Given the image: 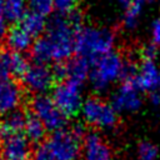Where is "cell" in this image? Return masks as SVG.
<instances>
[{"label":"cell","instance_id":"6da1fadb","mask_svg":"<svg viewBox=\"0 0 160 160\" xmlns=\"http://www.w3.org/2000/svg\"><path fill=\"white\" fill-rule=\"evenodd\" d=\"M81 18L78 12L60 14L48 22L45 34L34 41L31 54L35 62L62 64L75 51V38Z\"/></svg>","mask_w":160,"mask_h":160},{"label":"cell","instance_id":"7a4b0ae2","mask_svg":"<svg viewBox=\"0 0 160 160\" xmlns=\"http://www.w3.org/2000/svg\"><path fill=\"white\" fill-rule=\"evenodd\" d=\"M114 45L115 35L108 29L84 26L76 32L75 52L88 61H95L100 56L111 52Z\"/></svg>","mask_w":160,"mask_h":160},{"label":"cell","instance_id":"3957f363","mask_svg":"<svg viewBox=\"0 0 160 160\" xmlns=\"http://www.w3.org/2000/svg\"><path fill=\"white\" fill-rule=\"evenodd\" d=\"M85 134L81 125L72 129H61L51 132L44 145L55 160H79L81 159V146Z\"/></svg>","mask_w":160,"mask_h":160},{"label":"cell","instance_id":"277c9868","mask_svg":"<svg viewBox=\"0 0 160 160\" xmlns=\"http://www.w3.org/2000/svg\"><path fill=\"white\" fill-rule=\"evenodd\" d=\"M125 69L126 62L121 55L111 51L92 61L89 79L96 91H105L111 84L125 76Z\"/></svg>","mask_w":160,"mask_h":160},{"label":"cell","instance_id":"5b68a950","mask_svg":"<svg viewBox=\"0 0 160 160\" xmlns=\"http://www.w3.org/2000/svg\"><path fill=\"white\" fill-rule=\"evenodd\" d=\"M81 115L86 124L96 129H111L118 122V112L114 106L99 98H89L84 101Z\"/></svg>","mask_w":160,"mask_h":160},{"label":"cell","instance_id":"8992f818","mask_svg":"<svg viewBox=\"0 0 160 160\" xmlns=\"http://www.w3.org/2000/svg\"><path fill=\"white\" fill-rule=\"evenodd\" d=\"M51 98L66 116L75 115L85 101L82 100V84L69 79L61 80L54 88Z\"/></svg>","mask_w":160,"mask_h":160},{"label":"cell","instance_id":"52a82bcc","mask_svg":"<svg viewBox=\"0 0 160 160\" xmlns=\"http://www.w3.org/2000/svg\"><path fill=\"white\" fill-rule=\"evenodd\" d=\"M31 114H34L46 128L54 132L65 129L68 122L66 115L59 109L52 98L48 95H36L31 101Z\"/></svg>","mask_w":160,"mask_h":160},{"label":"cell","instance_id":"ba28073f","mask_svg":"<svg viewBox=\"0 0 160 160\" xmlns=\"http://www.w3.org/2000/svg\"><path fill=\"white\" fill-rule=\"evenodd\" d=\"M21 79L26 89L38 95H44L54 85L55 74L46 64L32 62L29 64Z\"/></svg>","mask_w":160,"mask_h":160},{"label":"cell","instance_id":"9c48e42d","mask_svg":"<svg viewBox=\"0 0 160 160\" xmlns=\"http://www.w3.org/2000/svg\"><path fill=\"white\" fill-rule=\"evenodd\" d=\"M111 105L116 112H135L141 106L140 90L131 80H125L111 98Z\"/></svg>","mask_w":160,"mask_h":160},{"label":"cell","instance_id":"30bf717a","mask_svg":"<svg viewBox=\"0 0 160 160\" xmlns=\"http://www.w3.org/2000/svg\"><path fill=\"white\" fill-rule=\"evenodd\" d=\"M0 151L4 160H29L32 156L31 142L22 132L1 136Z\"/></svg>","mask_w":160,"mask_h":160},{"label":"cell","instance_id":"8fae6325","mask_svg":"<svg viewBox=\"0 0 160 160\" xmlns=\"http://www.w3.org/2000/svg\"><path fill=\"white\" fill-rule=\"evenodd\" d=\"M114 154L108 141L96 131L85 134L81 146V160H112Z\"/></svg>","mask_w":160,"mask_h":160},{"label":"cell","instance_id":"7c38bea8","mask_svg":"<svg viewBox=\"0 0 160 160\" xmlns=\"http://www.w3.org/2000/svg\"><path fill=\"white\" fill-rule=\"evenodd\" d=\"M29 64L21 54L0 49V80H9L14 76L22 78Z\"/></svg>","mask_w":160,"mask_h":160},{"label":"cell","instance_id":"4fadbf2b","mask_svg":"<svg viewBox=\"0 0 160 160\" xmlns=\"http://www.w3.org/2000/svg\"><path fill=\"white\" fill-rule=\"evenodd\" d=\"M22 102V90L14 80H0V114L16 111Z\"/></svg>","mask_w":160,"mask_h":160},{"label":"cell","instance_id":"5bb4252c","mask_svg":"<svg viewBox=\"0 0 160 160\" xmlns=\"http://www.w3.org/2000/svg\"><path fill=\"white\" fill-rule=\"evenodd\" d=\"M90 62L82 58H76L72 60H69L65 64H59L55 70L54 74L56 78L65 80H74V81H79L81 84H84V81L86 80V78L90 75Z\"/></svg>","mask_w":160,"mask_h":160},{"label":"cell","instance_id":"9a60e30c","mask_svg":"<svg viewBox=\"0 0 160 160\" xmlns=\"http://www.w3.org/2000/svg\"><path fill=\"white\" fill-rule=\"evenodd\" d=\"M160 71L154 60H145L141 62L134 79L131 80L135 86L141 91H154L159 84Z\"/></svg>","mask_w":160,"mask_h":160},{"label":"cell","instance_id":"2e32d148","mask_svg":"<svg viewBox=\"0 0 160 160\" xmlns=\"http://www.w3.org/2000/svg\"><path fill=\"white\" fill-rule=\"evenodd\" d=\"M6 45L10 49V51L14 52H22L32 48L34 45V38L25 31L20 25L11 28L6 34Z\"/></svg>","mask_w":160,"mask_h":160},{"label":"cell","instance_id":"e0dca14e","mask_svg":"<svg viewBox=\"0 0 160 160\" xmlns=\"http://www.w3.org/2000/svg\"><path fill=\"white\" fill-rule=\"evenodd\" d=\"M26 115L20 110H16L11 114L5 115L0 122V138L10 134H19L24 131Z\"/></svg>","mask_w":160,"mask_h":160},{"label":"cell","instance_id":"ac0fdd59","mask_svg":"<svg viewBox=\"0 0 160 160\" xmlns=\"http://www.w3.org/2000/svg\"><path fill=\"white\" fill-rule=\"evenodd\" d=\"M45 132H46V128L44 126V124L34 114H28L25 125H24V131H22L26 139L31 144L32 142L36 144L45 138Z\"/></svg>","mask_w":160,"mask_h":160},{"label":"cell","instance_id":"d6986e66","mask_svg":"<svg viewBox=\"0 0 160 160\" xmlns=\"http://www.w3.org/2000/svg\"><path fill=\"white\" fill-rule=\"evenodd\" d=\"M25 31H28L34 39L40 36L45 30H46V20L44 16L39 15V14H35L32 11L30 12H26L25 16L21 19L20 24H19Z\"/></svg>","mask_w":160,"mask_h":160},{"label":"cell","instance_id":"ffe728a7","mask_svg":"<svg viewBox=\"0 0 160 160\" xmlns=\"http://www.w3.org/2000/svg\"><path fill=\"white\" fill-rule=\"evenodd\" d=\"M29 2L26 0H5L2 9V18L9 22H18L26 14Z\"/></svg>","mask_w":160,"mask_h":160},{"label":"cell","instance_id":"44dd1931","mask_svg":"<svg viewBox=\"0 0 160 160\" xmlns=\"http://www.w3.org/2000/svg\"><path fill=\"white\" fill-rule=\"evenodd\" d=\"M144 2H145L144 0H131V2L126 6L125 15H124V25L126 28L132 29L136 25L138 19L141 14Z\"/></svg>","mask_w":160,"mask_h":160},{"label":"cell","instance_id":"7402d4cb","mask_svg":"<svg viewBox=\"0 0 160 160\" xmlns=\"http://www.w3.org/2000/svg\"><path fill=\"white\" fill-rule=\"evenodd\" d=\"M139 160H156L159 156V149L150 141H141L138 145Z\"/></svg>","mask_w":160,"mask_h":160},{"label":"cell","instance_id":"603a6c76","mask_svg":"<svg viewBox=\"0 0 160 160\" xmlns=\"http://www.w3.org/2000/svg\"><path fill=\"white\" fill-rule=\"evenodd\" d=\"M29 8L30 11L45 18L46 15L51 14L52 9L55 8V4L54 0H29Z\"/></svg>","mask_w":160,"mask_h":160},{"label":"cell","instance_id":"cb8c5ba5","mask_svg":"<svg viewBox=\"0 0 160 160\" xmlns=\"http://www.w3.org/2000/svg\"><path fill=\"white\" fill-rule=\"evenodd\" d=\"M54 4L55 9H58L60 14H70L74 11L76 0H54Z\"/></svg>","mask_w":160,"mask_h":160},{"label":"cell","instance_id":"d4e9b609","mask_svg":"<svg viewBox=\"0 0 160 160\" xmlns=\"http://www.w3.org/2000/svg\"><path fill=\"white\" fill-rule=\"evenodd\" d=\"M31 160H55V159L49 152V150L46 149V146L42 144V145H39L36 148V150L32 152Z\"/></svg>","mask_w":160,"mask_h":160},{"label":"cell","instance_id":"484cf974","mask_svg":"<svg viewBox=\"0 0 160 160\" xmlns=\"http://www.w3.org/2000/svg\"><path fill=\"white\" fill-rule=\"evenodd\" d=\"M151 36H152V44L156 46H160V18L156 19L155 22L152 24Z\"/></svg>","mask_w":160,"mask_h":160},{"label":"cell","instance_id":"4316f807","mask_svg":"<svg viewBox=\"0 0 160 160\" xmlns=\"http://www.w3.org/2000/svg\"><path fill=\"white\" fill-rule=\"evenodd\" d=\"M156 45L151 44V45H148L145 49H144V59L145 60H154L155 56H156Z\"/></svg>","mask_w":160,"mask_h":160},{"label":"cell","instance_id":"83f0119b","mask_svg":"<svg viewBox=\"0 0 160 160\" xmlns=\"http://www.w3.org/2000/svg\"><path fill=\"white\" fill-rule=\"evenodd\" d=\"M8 21L4 19V18H1L0 19V40L4 38V36H6V34H8Z\"/></svg>","mask_w":160,"mask_h":160},{"label":"cell","instance_id":"f1b7e54d","mask_svg":"<svg viewBox=\"0 0 160 160\" xmlns=\"http://www.w3.org/2000/svg\"><path fill=\"white\" fill-rule=\"evenodd\" d=\"M150 100H151V102H152L154 105H159V104H160V92H159L158 90L151 91V94H150Z\"/></svg>","mask_w":160,"mask_h":160},{"label":"cell","instance_id":"f546056e","mask_svg":"<svg viewBox=\"0 0 160 160\" xmlns=\"http://www.w3.org/2000/svg\"><path fill=\"white\" fill-rule=\"evenodd\" d=\"M118 1H119L121 5H124L125 8H126V6H128V5L131 2V0H118Z\"/></svg>","mask_w":160,"mask_h":160},{"label":"cell","instance_id":"4dcf8cb0","mask_svg":"<svg viewBox=\"0 0 160 160\" xmlns=\"http://www.w3.org/2000/svg\"><path fill=\"white\" fill-rule=\"evenodd\" d=\"M4 2H5V0H0V15L2 14V9H4Z\"/></svg>","mask_w":160,"mask_h":160},{"label":"cell","instance_id":"1f68e13d","mask_svg":"<svg viewBox=\"0 0 160 160\" xmlns=\"http://www.w3.org/2000/svg\"><path fill=\"white\" fill-rule=\"evenodd\" d=\"M158 88H159V90H158V91L160 92V76H159V84H158Z\"/></svg>","mask_w":160,"mask_h":160},{"label":"cell","instance_id":"d6a6232c","mask_svg":"<svg viewBox=\"0 0 160 160\" xmlns=\"http://www.w3.org/2000/svg\"><path fill=\"white\" fill-rule=\"evenodd\" d=\"M0 160H4V158H2V154H1V151H0Z\"/></svg>","mask_w":160,"mask_h":160},{"label":"cell","instance_id":"836d02e7","mask_svg":"<svg viewBox=\"0 0 160 160\" xmlns=\"http://www.w3.org/2000/svg\"><path fill=\"white\" fill-rule=\"evenodd\" d=\"M144 1H154V0H144Z\"/></svg>","mask_w":160,"mask_h":160}]
</instances>
